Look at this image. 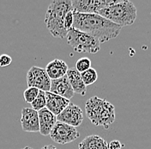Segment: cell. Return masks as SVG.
Here are the masks:
<instances>
[{
  "label": "cell",
  "instance_id": "cell-1",
  "mask_svg": "<svg viewBox=\"0 0 151 149\" xmlns=\"http://www.w3.org/2000/svg\"><path fill=\"white\" fill-rule=\"evenodd\" d=\"M72 28L87 33L100 41L101 43L117 37L122 27L98 14H85L73 11Z\"/></svg>",
  "mask_w": 151,
  "mask_h": 149
},
{
  "label": "cell",
  "instance_id": "cell-2",
  "mask_svg": "<svg viewBox=\"0 0 151 149\" xmlns=\"http://www.w3.org/2000/svg\"><path fill=\"white\" fill-rule=\"evenodd\" d=\"M70 10H72V2L70 0H54L48 6L45 23L53 37L67 36L68 31L65 28V17Z\"/></svg>",
  "mask_w": 151,
  "mask_h": 149
},
{
  "label": "cell",
  "instance_id": "cell-3",
  "mask_svg": "<svg viewBox=\"0 0 151 149\" xmlns=\"http://www.w3.org/2000/svg\"><path fill=\"white\" fill-rule=\"evenodd\" d=\"M87 117L95 126L107 129L115 121V108L110 102L96 96L90 97L85 104Z\"/></svg>",
  "mask_w": 151,
  "mask_h": 149
},
{
  "label": "cell",
  "instance_id": "cell-4",
  "mask_svg": "<svg viewBox=\"0 0 151 149\" xmlns=\"http://www.w3.org/2000/svg\"><path fill=\"white\" fill-rule=\"evenodd\" d=\"M97 14L123 28L134 23L137 9L131 1L117 0L115 4L99 10Z\"/></svg>",
  "mask_w": 151,
  "mask_h": 149
},
{
  "label": "cell",
  "instance_id": "cell-5",
  "mask_svg": "<svg viewBox=\"0 0 151 149\" xmlns=\"http://www.w3.org/2000/svg\"><path fill=\"white\" fill-rule=\"evenodd\" d=\"M67 43L77 53L96 54L101 49V42L92 36L71 28L67 34Z\"/></svg>",
  "mask_w": 151,
  "mask_h": 149
},
{
  "label": "cell",
  "instance_id": "cell-6",
  "mask_svg": "<svg viewBox=\"0 0 151 149\" xmlns=\"http://www.w3.org/2000/svg\"><path fill=\"white\" fill-rule=\"evenodd\" d=\"M49 135L56 143L65 145L76 140L80 136V134L75 127L58 121Z\"/></svg>",
  "mask_w": 151,
  "mask_h": 149
},
{
  "label": "cell",
  "instance_id": "cell-7",
  "mask_svg": "<svg viewBox=\"0 0 151 149\" xmlns=\"http://www.w3.org/2000/svg\"><path fill=\"white\" fill-rule=\"evenodd\" d=\"M51 78L48 77L46 69L32 66L27 73V84L28 87H35L40 91L49 92L51 87Z\"/></svg>",
  "mask_w": 151,
  "mask_h": 149
},
{
  "label": "cell",
  "instance_id": "cell-8",
  "mask_svg": "<svg viewBox=\"0 0 151 149\" xmlns=\"http://www.w3.org/2000/svg\"><path fill=\"white\" fill-rule=\"evenodd\" d=\"M71 2L74 12L97 14L99 10L115 4L117 0H73Z\"/></svg>",
  "mask_w": 151,
  "mask_h": 149
},
{
  "label": "cell",
  "instance_id": "cell-9",
  "mask_svg": "<svg viewBox=\"0 0 151 149\" xmlns=\"http://www.w3.org/2000/svg\"><path fill=\"white\" fill-rule=\"evenodd\" d=\"M57 121L76 128L80 126L83 121V110L79 106L70 102L62 113L57 116Z\"/></svg>",
  "mask_w": 151,
  "mask_h": 149
},
{
  "label": "cell",
  "instance_id": "cell-10",
  "mask_svg": "<svg viewBox=\"0 0 151 149\" xmlns=\"http://www.w3.org/2000/svg\"><path fill=\"white\" fill-rule=\"evenodd\" d=\"M21 124L24 132H40L38 111L32 108H23L21 113Z\"/></svg>",
  "mask_w": 151,
  "mask_h": 149
},
{
  "label": "cell",
  "instance_id": "cell-11",
  "mask_svg": "<svg viewBox=\"0 0 151 149\" xmlns=\"http://www.w3.org/2000/svg\"><path fill=\"white\" fill-rule=\"evenodd\" d=\"M49 92L55 94V95H58V96L65 97L69 100L71 97H73V96L75 94L66 75L58 79L52 80Z\"/></svg>",
  "mask_w": 151,
  "mask_h": 149
},
{
  "label": "cell",
  "instance_id": "cell-12",
  "mask_svg": "<svg viewBox=\"0 0 151 149\" xmlns=\"http://www.w3.org/2000/svg\"><path fill=\"white\" fill-rule=\"evenodd\" d=\"M39 122H40V134L47 136L50 134L52 129L57 123V116L53 115L47 108H44L38 111Z\"/></svg>",
  "mask_w": 151,
  "mask_h": 149
},
{
  "label": "cell",
  "instance_id": "cell-13",
  "mask_svg": "<svg viewBox=\"0 0 151 149\" xmlns=\"http://www.w3.org/2000/svg\"><path fill=\"white\" fill-rule=\"evenodd\" d=\"M46 96H47L46 108L56 116H58L60 113H62V111L70 103L69 99L55 95L50 92H47Z\"/></svg>",
  "mask_w": 151,
  "mask_h": 149
},
{
  "label": "cell",
  "instance_id": "cell-14",
  "mask_svg": "<svg viewBox=\"0 0 151 149\" xmlns=\"http://www.w3.org/2000/svg\"><path fill=\"white\" fill-rule=\"evenodd\" d=\"M69 67L64 60L55 59L46 66V72L51 80L58 79L67 74Z\"/></svg>",
  "mask_w": 151,
  "mask_h": 149
},
{
  "label": "cell",
  "instance_id": "cell-15",
  "mask_svg": "<svg viewBox=\"0 0 151 149\" xmlns=\"http://www.w3.org/2000/svg\"><path fill=\"white\" fill-rule=\"evenodd\" d=\"M67 78L71 85L75 93L79 94L81 96H85L87 92V86L85 85L81 73L76 70V68H69L67 72Z\"/></svg>",
  "mask_w": 151,
  "mask_h": 149
},
{
  "label": "cell",
  "instance_id": "cell-16",
  "mask_svg": "<svg viewBox=\"0 0 151 149\" xmlns=\"http://www.w3.org/2000/svg\"><path fill=\"white\" fill-rule=\"evenodd\" d=\"M78 149H108V144L101 136L92 134L85 137L79 143Z\"/></svg>",
  "mask_w": 151,
  "mask_h": 149
},
{
  "label": "cell",
  "instance_id": "cell-17",
  "mask_svg": "<svg viewBox=\"0 0 151 149\" xmlns=\"http://www.w3.org/2000/svg\"><path fill=\"white\" fill-rule=\"evenodd\" d=\"M81 76H82L83 81V83L86 86L91 85V84L95 83V81L98 78V73H97L96 70L92 68V67L83 72V73H82Z\"/></svg>",
  "mask_w": 151,
  "mask_h": 149
},
{
  "label": "cell",
  "instance_id": "cell-18",
  "mask_svg": "<svg viewBox=\"0 0 151 149\" xmlns=\"http://www.w3.org/2000/svg\"><path fill=\"white\" fill-rule=\"evenodd\" d=\"M47 105V96H46V92L40 91L38 94L37 97L35 99V101L31 103L32 109H34L36 111H40V110L46 108Z\"/></svg>",
  "mask_w": 151,
  "mask_h": 149
},
{
  "label": "cell",
  "instance_id": "cell-19",
  "mask_svg": "<svg viewBox=\"0 0 151 149\" xmlns=\"http://www.w3.org/2000/svg\"><path fill=\"white\" fill-rule=\"evenodd\" d=\"M75 68L77 72L82 73H83L85 71L88 70L89 68H91V60L88 58H87V57L81 58V59H79L76 62Z\"/></svg>",
  "mask_w": 151,
  "mask_h": 149
},
{
  "label": "cell",
  "instance_id": "cell-20",
  "mask_svg": "<svg viewBox=\"0 0 151 149\" xmlns=\"http://www.w3.org/2000/svg\"><path fill=\"white\" fill-rule=\"evenodd\" d=\"M39 92H40V90H38L37 88L28 87L27 90H25V92L23 93V97H24L25 102L31 104L32 102L35 101V99L37 97Z\"/></svg>",
  "mask_w": 151,
  "mask_h": 149
},
{
  "label": "cell",
  "instance_id": "cell-21",
  "mask_svg": "<svg viewBox=\"0 0 151 149\" xmlns=\"http://www.w3.org/2000/svg\"><path fill=\"white\" fill-rule=\"evenodd\" d=\"M73 22H74V16H73V10H70L66 14L65 17V28L67 31H69L73 27Z\"/></svg>",
  "mask_w": 151,
  "mask_h": 149
},
{
  "label": "cell",
  "instance_id": "cell-22",
  "mask_svg": "<svg viewBox=\"0 0 151 149\" xmlns=\"http://www.w3.org/2000/svg\"><path fill=\"white\" fill-rule=\"evenodd\" d=\"M11 62H12V59L8 55H2L0 56V66L2 67L8 66L11 64Z\"/></svg>",
  "mask_w": 151,
  "mask_h": 149
},
{
  "label": "cell",
  "instance_id": "cell-23",
  "mask_svg": "<svg viewBox=\"0 0 151 149\" xmlns=\"http://www.w3.org/2000/svg\"><path fill=\"white\" fill-rule=\"evenodd\" d=\"M122 144L119 140H113L108 144V149H121Z\"/></svg>",
  "mask_w": 151,
  "mask_h": 149
},
{
  "label": "cell",
  "instance_id": "cell-24",
  "mask_svg": "<svg viewBox=\"0 0 151 149\" xmlns=\"http://www.w3.org/2000/svg\"><path fill=\"white\" fill-rule=\"evenodd\" d=\"M41 149H57L53 145H46L45 147H43Z\"/></svg>",
  "mask_w": 151,
  "mask_h": 149
},
{
  "label": "cell",
  "instance_id": "cell-25",
  "mask_svg": "<svg viewBox=\"0 0 151 149\" xmlns=\"http://www.w3.org/2000/svg\"><path fill=\"white\" fill-rule=\"evenodd\" d=\"M22 149H34V148H29V147H26V148H22Z\"/></svg>",
  "mask_w": 151,
  "mask_h": 149
}]
</instances>
